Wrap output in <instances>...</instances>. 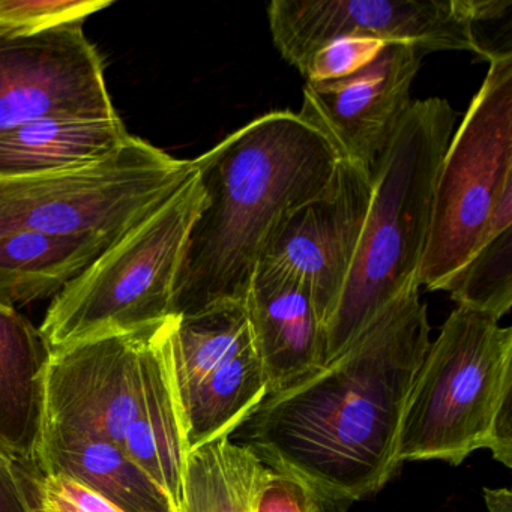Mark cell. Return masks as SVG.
<instances>
[{
  "instance_id": "obj_18",
  "label": "cell",
  "mask_w": 512,
  "mask_h": 512,
  "mask_svg": "<svg viewBox=\"0 0 512 512\" xmlns=\"http://www.w3.org/2000/svg\"><path fill=\"white\" fill-rule=\"evenodd\" d=\"M121 118H49L0 133V179L31 178L97 163L131 139Z\"/></svg>"
},
{
  "instance_id": "obj_19",
  "label": "cell",
  "mask_w": 512,
  "mask_h": 512,
  "mask_svg": "<svg viewBox=\"0 0 512 512\" xmlns=\"http://www.w3.org/2000/svg\"><path fill=\"white\" fill-rule=\"evenodd\" d=\"M116 242L0 233V304L16 308L55 298Z\"/></svg>"
},
{
  "instance_id": "obj_3",
  "label": "cell",
  "mask_w": 512,
  "mask_h": 512,
  "mask_svg": "<svg viewBox=\"0 0 512 512\" xmlns=\"http://www.w3.org/2000/svg\"><path fill=\"white\" fill-rule=\"evenodd\" d=\"M442 98L413 101L377 163L361 241L325 329V364L404 290L419 284L437 172L454 134Z\"/></svg>"
},
{
  "instance_id": "obj_27",
  "label": "cell",
  "mask_w": 512,
  "mask_h": 512,
  "mask_svg": "<svg viewBox=\"0 0 512 512\" xmlns=\"http://www.w3.org/2000/svg\"><path fill=\"white\" fill-rule=\"evenodd\" d=\"M488 512H512V494L509 488H484Z\"/></svg>"
},
{
  "instance_id": "obj_23",
  "label": "cell",
  "mask_w": 512,
  "mask_h": 512,
  "mask_svg": "<svg viewBox=\"0 0 512 512\" xmlns=\"http://www.w3.org/2000/svg\"><path fill=\"white\" fill-rule=\"evenodd\" d=\"M386 43L371 38H340L320 49L308 62L302 76L307 82L344 79L367 67Z\"/></svg>"
},
{
  "instance_id": "obj_7",
  "label": "cell",
  "mask_w": 512,
  "mask_h": 512,
  "mask_svg": "<svg viewBox=\"0 0 512 512\" xmlns=\"http://www.w3.org/2000/svg\"><path fill=\"white\" fill-rule=\"evenodd\" d=\"M194 173L193 160H179L133 136L115 154L88 166L0 179V233L118 242Z\"/></svg>"
},
{
  "instance_id": "obj_15",
  "label": "cell",
  "mask_w": 512,
  "mask_h": 512,
  "mask_svg": "<svg viewBox=\"0 0 512 512\" xmlns=\"http://www.w3.org/2000/svg\"><path fill=\"white\" fill-rule=\"evenodd\" d=\"M172 322L173 316L163 320L143 347L139 404L122 448L169 494L179 512L190 448L173 376Z\"/></svg>"
},
{
  "instance_id": "obj_25",
  "label": "cell",
  "mask_w": 512,
  "mask_h": 512,
  "mask_svg": "<svg viewBox=\"0 0 512 512\" xmlns=\"http://www.w3.org/2000/svg\"><path fill=\"white\" fill-rule=\"evenodd\" d=\"M254 512H325V505L302 479L268 467Z\"/></svg>"
},
{
  "instance_id": "obj_16",
  "label": "cell",
  "mask_w": 512,
  "mask_h": 512,
  "mask_svg": "<svg viewBox=\"0 0 512 512\" xmlns=\"http://www.w3.org/2000/svg\"><path fill=\"white\" fill-rule=\"evenodd\" d=\"M49 344L16 308L0 304V443L37 476Z\"/></svg>"
},
{
  "instance_id": "obj_17",
  "label": "cell",
  "mask_w": 512,
  "mask_h": 512,
  "mask_svg": "<svg viewBox=\"0 0 512 512\" xmlns=\"http://www.w3.org/2000/svg\"><path fill=\"white\" fill-rule=\"evenodd\" d=\"M38 475H61L91 488L124 512H178L169 494L134 463L119 443L46 431Z\"/></svg>"
},
{
  "instance_id": "obj_12",
  "label": "cell",
  "mask_w": 512,
  "mask_h": 512,
  "mask_svg": "<svg viewBox=\"0 0 512 512\" xmlns=\"http://www.w3.org/2000/svg\"><path fill=\"white\" fill-rule=\"evenodd\" d=\"M424 53L385 44L367 67L344 79L307 82L298 113L331 143L338 158L374 170L409 110L410 88Z\"/></svg>"
},
{
  "instance_id": "obj_24",
  "label": "cell",
  "mask_w": 512,
  "mask_h": 512,
  "mask_svg": "<svg viewBox=\"0 0 512 512\" xmlns=\"http://www.w3.org/2000/svg\"><path fill=\"white\" fill-rule=\"evenodd\" d=\"M37 512H124L91 488L61 475L32 476Z\"/></svg>"
},
{
  "instance_id": "obj_2",
  "label": "cell",
  "mask_w": 512,
  "mask_h": 512,
  "mask_svg": "<svg viewBox=\"0 0 512 512\" xmlns=\"http://www.w3.org/2000/svg\"><path fill=\"white\" fill-rule=\"evenodd\" d=\"M338 160L326 137L289 110L253 119L193 160L205 203L188 238L173 316L244 302L278 227L325 190Z\"/></svg>"
},
{
  "instance_id": "obj_1",
  "label": "cell",
  "mask_w": 512,
  "mask_h": 512,
  "mask_svg": "<svg viewBox=\"0 0 512 512\" xmlns=\"http://www.w3.org/2000/svg\"><path fill=\"white\" fill-rule=\"evenodd\" d=\"M430 343L427 305L413 286L343 352L268 395L242 424L245 446L302 479L325 506L376 493L397 470L401 421Z\"/></svg>"
},
{
  "instance_id": "obj_8",
  "label": "cell",
  "mask_w": 512,
  "mask_h": 512,
  "mask_svg": "<svg viewBox=\"0 0 512 512\" xmlns=\"http://www.w3.org/2000/svg\"><path fill=\"white\" fill-rule=\"evenodd\" d=\"M509 0H274L268 8L275 49L299 73L340 38L409 43L425 56L469 52L488 61L476 23L502 19Z\"/></svg>"
},
{
  "instance_id": "obj_22",
  "label": "cell",
  "mask_w": 512,
  "mask_h": 512,
  "mask_svg": "<svg viewBox=\"0 0 512 512\" xmlns=\"http://www.w3.org/2000/svg\"><path fill=\"white\" fill-rule=\"evenodd\" d=\"M113 0H0V31L34 34L83 25Z\"/></svg>"
},
{
  "instance_id": "obj_4",
  "label": "cell",
  "mask_w": 512,
  "mask_h": 512,
  "mask_svg": "<svg viewBox=\"0 0 512 512\" xmlns=\"http://www.w3.org/2000/svg\"><path fill=\"white\" fill-rule=\"evenodd\" d=\"M512 395V329L457 307L430 343L415 376L397 443V463L458 466L487 449L500 404Z\"/></svg>"
},
{
  "instance_id": "obj_6",
  "label": "cell",
  "mask_w": 512,
  "mask_h": 512,
  "mask_svg": "<svg viewBox=\"0 0 512 512\" xmlns=\"http://www.w3.org/2000/svg\"><path fill=\"white\" fill-rule=\"evenodd\" d=\"M488 73L452 134L437 172L419 284L448 290L512 200V55L493 52Z\"/></svg>"
},
{
  "instance_id": "obj_26",
  "label": "cell",
  "mask_w": 512,
  "mask_h": 512,
  "mask_svg": "<svg viewBox=\"0 0 512 512\" xmlns=\"http://www.w3.org/2000/svg\"><path fill=\"white\" fill-rule=\"evenodd\" d=\"M34 484L22 466L0 452V512H37Z\"/></svg>"
},
{
  "instance_id": "obj_10",
  "label": "cell",
  "mask_w": 512,
  "mask_h": 512,
  "mask_svg": "<svg viewBox=\"0 0 512 512\" xmlns=\"http://www.w3.org/2000/svg\"><path fill=\"white\" fill-rule=\"evenodd\" d=\"M83 25L0 31V133L40 119L118 118Z\"/></svg>"
},
{
  "instance_id": "obj_13",
  "label": "cell",
  "mask_w": 512,
  "mask_h": 512,
  "mask_svg": "<svg viewBox=\"0 0 512 512\" xmlns=\"http://www.w3.org/2000/svg\"><path fill=\"white\" fill-rule=\"evenodd\" d=\"M371 197V176L338 160L325 190L287 215L260 260L308 284L325 329L352 269Z\"/></svg>"
},
{
  "instance_id": "obj_5",
  "label": "cell",
  "mask_w": 512,
  "mask_h": 512,
  "mask_svg": "<svg viewBox=\"0 0 512 512\" xmlns=\"http://www.w3.org/2000/svg\"><path fill=\"white\" fill-rule=\"evenodd\" d=\"M203 203L196 172L56 295L38 328L50 350L95 335L136 331L173 316L176 281Z\"/></svg>"
},
{
  "instance_id": "obj_21",
  "label": "cell",
  "mask_w": 512,
  "mask_h": 512,
  "mask_svg": "<svg viewBox=\"0 0 512 512\" xmlns=\"http://www.w3.org/2000/svg\"><path fill=\"white\" fill-rule=\"evenodd\" d=\"M446 292L457 307L502 319L512 307V227L488 236Z\"/></svg>"
},
{
  "instance_id": "obj_20",
  "label": "cell",
  "mask_w": 512,
  "mask_h": 512,
  "mask_svg": "<svg viewBox=\"0 0 512 512\" xmlns=\"http://www.w3.org/2000/svg\"><path fill=\"white\" fill-rule=\"evenodd\" d=\"M266 466L229 437L191 449L179 512H254Z\"/></svg>"
},
{
  "instance_id": "obj_9",
  "label": "cell",
  "mask_w": 512,
  "mask_h": 512,
  "mask_svg": "<svg viewBox=\"0 0 512 512\" xmlns=\"http://www.w3.org/2000/svg\"><path fill=\"white\" fill-rule=\"evenodd\" d=\"M170 344L190 451L230 437L268 397L244 302L173 316Z\"/></svg>"
},
{
  "instance_id": "obj_14",
  "label": "cell",
  "mask_w": 512,
  "mask_h": 512,
  "mask_svg": "<svg viewBox=\"0 0 512 512\" xmlns=\"http://www.w3.org/2000/svg\"><path fill=\"white\" fill-rule=\"evenodd\" d=\"M268 395L325 364V326L308 284L274 263L254 269L244 298Z\"/></svg>"
},
{
  "instance_id": "obj_11",
  "label": "cell",
  "mask_w": 512,
  "mask_h": 512,
  "mask_svg": "<svg viewBox=\"0 0 512 512\" xmlns=\"http://www.w3.org/2000/svg\"><path fill=\"white\" fill-rule=\"evenodd\" d=\"M160 323L50 350L44 433L65 431L122 445L139 404L140 355Z\"/></svg>"
},
{
  "instance_id": "obj_28",
  "label": "cell",
  "mask_w": 512,
  "mask_h": 512,
  "mask_svg": "<svg viewBox=\"0 0 512 512\" xmlns=\"http://www.w3.org/2000/svg\"><path fill=\"white\" fill-rule=\"evenodd\" d=\"M0 452H4V454L10 455V457H11L10 452H8L7 449H5V446L2 445V443H0ZM11 458H13V457H11ZM13 460H14V458H13ZM14 461H16V460H14Z\"/></svg>"
}]
</instances>
